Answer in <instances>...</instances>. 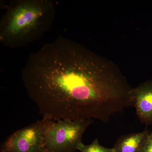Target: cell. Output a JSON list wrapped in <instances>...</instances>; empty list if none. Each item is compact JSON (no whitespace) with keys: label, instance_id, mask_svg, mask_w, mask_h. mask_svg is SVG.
<instances>
[{"label":"cell","instance_id":"1","mask_svg":"<svg viewBox=\"0 0 152 152\" xmlns=\"http://www.w3.org/2000/svg\"><path fill=\"white\" fill-rule=\"evenodd\" d=\"M21 77L45 119L107 122L122 109L118 77L93 53L59 37L31 53Z\"/></svg>","mask_w":152,"mask_h":152},{"label":"cell","instance_id":"2","mask_svg":"<svg viewBox=\"0 0 152 152\" xmlns=\"http://www.w3.org/2000/svg\"><path fill=\"white\" fill-rule=\"evenodd\" d=\"M56 7L50 0H12L0 20V42L10 48L26 46L51 27Z\"/></svg>","mask_w":152,"mask_h":152},{"label":"cell","instance_id":"3","mask_svg":"<svg viewBox=\"0 0 152 152\" xmlns=\"http://www.w3.org/2000/svg\"><path fill=\"white\" fill-rule=\"evenodd\" d=\"M45 144L47 152H74L82 143L86 129L92 123L91 119L47 120Z\"/></svg>","mask_w":152,"mask_h":152},{"label":"cell","instance_id":"4","mask_svg":"<svg viewBox=\"0 0 152 152\" xmlns=\"http://www.w3.org/2000/svg\"><path fill=\"white\" fill-rule=\"evenodd\" d=\"M46 124L43 118L14 132L1 145V152H47Z\"/></svg>","mask_w":152,"mask_h":152},{"label":"cell","instance_id":"5","mask_svg":"<svg viewBox=\"0 0 152 152\" xmlns=\"http://www.w3.org/2000/svg\"><path fill=\"white\" fill-rule=\"evenodd\" d=\"M133 104L142 123L152 124V81L147 82L133 90Z\"/></svg>","mask_w":152,"mask_h":152},{"label":"cell","instance_id":"6","mask_svg":"<svg viewBox=\"0 0 152 152\" xmlns=\"http://www.w3.org/2000/svg\"><path fill=\"white\" fill-rule=\"evenodd\" d=\"M149 134L145 131L120 137L114 148L115 152H141Z\"/></svg>","mask_w":152,"mask_h":152},{"label":"cell","instance_id":"7","mask_svg":"<svg viewBox=\"0 0 152 152\" xmlns=\"http://www.w3.org/2000/svg\"><path fill=\"white\" fill-rule=\"evenodd\" d=\"M78 150L81 152H115L114 148H107L101 145L97 139L94 140L93 142L88 145H86L82 143L79 146Z\"/></svg>","mask_w":152,"mask_h":152},{"label":"cell","instance_id":"8","mask_svg":"<svg viewBox=\"0 0 152 152\" xmlns=\"http://www.w3.org/2000/svg\"><path fill=\"white\" fill-rule=\"evenodd\" d=\"M141 152H152V140L148 138L144 144Z\"/></svg>","mask_w":152,"mask_h":152},{"label":"cell","instance_id":"9","mask_svg":"<svg viewBox=\"0 0 152 152\" xmlns=\"http://www.w3.org/2000/svg\"><path fill=\"white\" fill-rule=\"evenodd\" d=\"M149 138L152 140V132L151 133V134H149Z\"/></svg>","mask_w":152,"mask_h":152}]
</instances>
